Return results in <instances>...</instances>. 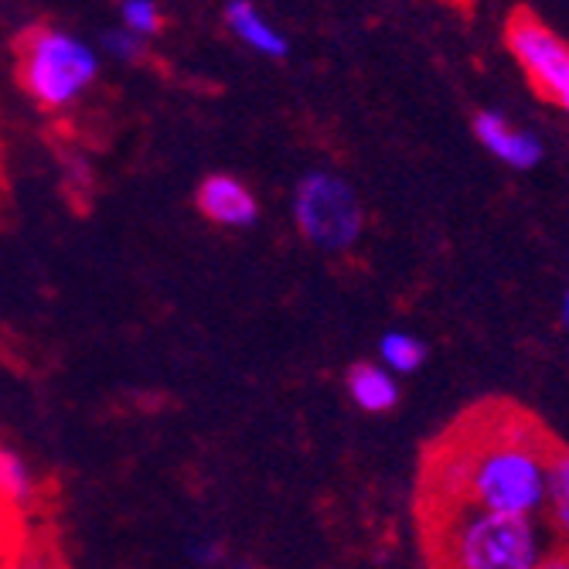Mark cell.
Segmentation results:
<instances>
[{
    "label": "cell",
    "instance_id": "cell-11",
    "mask_svg": "<svg viewBox=\"0 0 569 569\" xmlns=\"http://www.w3.org/2000/svg\"><path fill=\"white\" fill-rule=\"evenodd\" d=\"M546 522L556 532L559 546H569V447L559 440L552 463H549V485H546Z\"/></svg>",
    "mask_w": 569,
    "mask_h": 569
},
{
    "label": "cell",
    "instance_id": "cell-20",
    "mask_svg": "<svg viewBox=\"0 0 569 569\" xmlns=\"http://www.w3.org/2000/svg\"><path fill=\"white\" fill-rule=\"evenodd\" d=\"M236 569H256V566H236Z\"/></svg>",
    "mask_w": 569,
    "mask_h": 569
},
{
    "label": "cell",
    "instance_id": "cell-7",
    "mask_svg": "<svg viewBox=\"0 0 569 569\" xmlns=\"http://www.w3.org/2000/svg\"><path fill=\"white\" fill-rule=\"evenodd\" d=\"M226 24H229V31H232L246 48L256 51V56L283 59L287 51H290L287 34H283L260 8L249 4V0H232V4H226Z\"/></svg>",
    "mask_w": 569,
    "mask_h": 569
},
{
    "label": "cell",
    "instance_id": "cell-10",
    "mask_svg": "<svg viewBox=\"0 0 569 569\" xmlns=\"http://www.w3.org/2000/svg\"><path fill=\"white\" fill-rule=\"evenodd\" d=\"M34 498H38V478L31 471V463L18 450L0 447V505L11 508L14 515H28Z\"/></svg>",
    "mask_w": 569,
    "mask_h": 569
},
{
    "label": "cell",
    "instance_id": "cell-6",
    "mask_svg": "<svg viewBox=\"0 0 569 569\" xmlns=\"http://www.w3.org/2000/svg\"><path fill=\"white\" fill-rule=\"evenodd\" d=\"M198 209L201 216L222 229H249L260 219V201L252 188L232 174H209L198 184Z\"/></svg>",
    "mask_w": 569,
    "mask_h": 569
},
{
    "label": "cell",
    "instance_id": "cell-5",
    "mask_svg": "<svg viewBox=\"0 0 569 569\" xmlns=\"http://www.w3.org/2000/svg\"><path fill=\"white\" fill-rule=\"evenodd\" d=\"M505 44L522 66L529 86L562 107L569 99V41L556 34L532 8H515L505 24Z\"/></svg>",
    "mask_w": 569,
    "mask_h": 569
},
{
    "label": "cell",
    "instance_id": "cell-17",
    "mask_svg": "<svg viewBox=\"0 0 569 569\" xmlns=\"http://www.w3.org/2000/svg\"><path fill=\"white\" fill-rule=\"evenodd\" d=\"M536 569H569V546H559V549L546 552V556L536 562Z\"/></svg>",
    "mask_w": 569,
    "mask_h": 569
},
{
    "label": "cell",
    "instance_id": "cell-14",
    "mask_svg": "<svg viewBox=\"0 0 569 569\" xmlns=\"http://www.w3.org/2000/svg\"><path fill=\"white\" fill-rule=\"evenodd\" d=\"M143 48H147L143 38H137L127 28H110L107 34H102V51H107V56L117 59V62H140Z\"/></svg>",
    "mask_w": 569,
    "mask_h": 569
},
{
    "label": "cell",
    "instance_id": "cell-19",
    "mask_svg": "<svg viewBox=\"0 0 569 569\" xmlns=\"http://www.w3.org/2000/svg\"><path fill=\"white\" fill-rule=\"evenodd\" d=\"M562 110H566V113H569V99H566V102H562Z\"/></svg>",
    "mask_w": 569,
    "mask_h": 569
},
{
    "label": "cell",
    "instance_id": "cell-1",
    "mask_svg": "<svg viewBox=\"0 0 569 569\" xmlns=\"http://www.w3.org/2000/svg\"><path fill=\"white\" fill-rule=\"evenodd\" d=\"M559 437L532 409L481 399L427 443L417 478V519L450 511L526 515L546 505Z\"/></svg>",
    "mask_w": 569,
    "mask_h": 569
},
{
    "label": "cell",
    "instance_id": "cell-4",
    "mask_svg": "<svg viewBox=\"0 0 569 569\" xmlns=\"http://www.w3.org/2000/svg\"><path fill=\"white\" fill-rule=\"evenodd\" d=\"M361 201L358 191L331 174V171H310L300 178L293 191V222L300 236L328 252H341L358 242L361 236Z\"/></svg>",
    "mask_w": 569,
    "mask_h": 569
},
{
    "label": "cell",
    "instance_id": "cell-16",
    "mask_svg": "<svg viewBox=\"0 0 569 569\" xmlns=\"http://www.w3.org/2000/svg\"><path fill=\"white\" fill-rule=\"evenodd\" d=\"M188 556H191L198 566H216V562L222 559V546H219V539H194V542L188 546Z\"/></svg>",
    "mask_w": 569,
    "mask_h": 569
},
{
    "label": "cell",
    "instance_id": "cell-12",
    "mask_svg": "<svg viewBox=\"0 0 569 569\" xmlns=\"http://www.w3.org/2000/svg\"><path fill=\"white\" fill-rule=\"evenodd\" d=\"M379 351H382V361H386L392 372H412V369H420L423 366V355H427L423 341H417L412 335H399V331L386 335L382 345H379Z\"/></svg>",
    "mask_w": 569,
    "mask_h": 569
},
{
    "label": "cell",
    "instance_id": "cell-2",
    "mask_svg": "<svg viewBox=\"0 0 569 569\" xmlns=\"http://www.w3.org/2000/svg\"><path fill=\"white\" fill-rule=\"evenodd\" d=\"M430 569H536L539 522L526 515L450 511L420 519Z\"/></svg>",
    "mask_w": 569,
    "mask_h": 569
},
{
    "label": "cell",
    "instance_id": "cell-3",
    "mask_svg": "<svg viewBox=\"0 0 569 569\" xmlns=\"http://www.w3.org/2000/svg\"><path fill=\"white\" fill-rule=\"evenodd\" d=\"M21 89L41 110H69L99 79V51L56 24H38L18 41Z\"/></svg>",
    "mask_w": 569,
    "mask_h": 569
},
{
    "label": "cell",
    "instance_id": "cell-18",
    "mask_svg": "<svg viewBox=\"0 0 569 569\" xmlns=\"http://www.w3.org/2000/svg\"><path fill=\"white\" fill-rule=\"evenodd\" d=\"M21 569H48V566H41V562H24Z\"/></svg>",
    "mask_w": 569,
    "mask_h": 569
},
{
    "label": "cell",
    "instance_id": "cell-8",
    "mask_svg": "<svg viewBox=\"0 0 569 569\" xmlns=\"http://www.w3.org/2000/svg\"><path fill=\"white\" fill-rule=\"evenodd\" d=\"M475 133L495 153V158H501L505 164H515V168H532L539 161V153H542L536 137H529L526 130H515L498 113H478L475 117Z\"/></svg>",
    "mask_w": 569,
    "mask_h": 569
},
{
    "label": "cell",
    "instance_id": "cell-13",
    "mask_svg": "<svg viewBox=\"0 0 569 569\" xmlns=\"http://www.w3.org/2000/svg\"><path fill=\"white\" fill-rule=\"evenodd\" d=\"M120 28H127L147 41L164 28V14L153 0H123L120 4Z\"/></svg>",
    "mask_w": 569,
    "mask_h": 569
},
{
    "label": "cell",
    "instance_id": "cell-9",
    "mask_svg": "<svg viewBox=\"0 0 569 569\" xmlns=\"http://www.w3.org/2000/svg\"><path fill=\"white\" fill-rule=\"evenodd\" d=\"M348 396L366 412H389L399 402V386L389 376V369L361 361V366L348 369Z\"/></svg>",
    "mask_w": 569,
    "mask_h": 569
},
{
    "label": "cell",
    "instance_id": "cell-15",
    "mask_svg": "<svg viewBox=\"0 0 569 569\" xmlns=\"http://www.w3.org/2000/svg\"><path fill=\"white\" fill-rule=\"evenodd\" d=\"M18 546H21V515L0 505V569L11 562Z\"/></svg>",
    "mask_w": 569,
    "mask_h": 569
}]
</instances>
